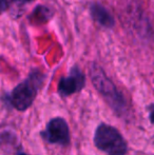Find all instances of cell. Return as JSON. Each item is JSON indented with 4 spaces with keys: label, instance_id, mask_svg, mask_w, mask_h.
Segmentation results:
<instances>
[{
    "label": "cell",
    "instance_id": "cell-8",
    "mask_svg": "<svg viewBox=\"0 0 154 155\" xmlns=\"http://www.w3.org/2000/svg\"><path fill=\"white\" fill-rule=\"evenodd\" d=\"M148 111H149V120L151 121V124H154V104L149 106Z\"/></svg>",
    "mask_w": 154,
    "mask_h": 155
},
{
    "label": "cell",
    "instance_id": "cell-4",
    "mask_svg": "<svg viewBox=\"0 0 154 155\" xmlns=\"http://www.w3.org/2000/svg\"><path fill=\"white\" fill-rule=\"evenodd\" d=\"M43 140L51 145H59L67 147L70 145L71 134L67 120L62 117H54L50 119L45 129L40 132Z\"/></svg>",
    "mask_w": 154,
    "mask_h": 155
},
{
    "label": "cell",
    "instance_id": "cell-9",
    "mask_svg": "<svg viewBox=\"0 0 154 155\" xmlns=\"http://www.w3.org/2000/svg\"><path fill=\"white\" fill-rule=\"evenodd\" d=\"M18 155H28V154H25V153H19Z\"/></svg>",
    "mask_w": 154,
    "mask_h": 155
},
{
    "label": "cell",
    "instance_id": "cell-1",
    "mask_svg": "<svg viewBox=\"0 0 154 155\" xmlns=\"http://www.w3.org/2000/svg\"><path fill=\"white\" fill-rule=\"evenodd\" d=\"M90 76L95 89L103 96L113 112L117 116H125L128 113V104L125 96L119 92L113 81L97 63L92 62L90 64Z\"/></svg>",
    "mask_w": 154,
    "mask_h": 155
},
{
    "label": "cell",
    "instance_id": "cell-5",
    "mask_svg": "<svg viewBox=\"0 0 154 155\" xmlns=\"http://www.w3.org/2000/svg\"><path fill=\"white\" fill-rule=\"evenodd\" d=\"M86 86V76L77 67H73L67 76L60 78L58 82V93L61 97H68L78 93Z\"/></svg>",
    "mask_w": 154,
    "mask_h": 155
},
{
    "label": "cell",
    "instance_id": "cell-3",
    "mask_svg": "<svg viewBox=\"0 0 154 155\" xmlns=\"http://www.w3.org/2000/svg\"><path fill=\"white\" fill-rule=\"evenodd\" d=\"M94 145L107 155H126L128 143L116 128L106 123L98 124L93 136Z\"/></svg>",
    "mask_w": 154,
    "mask_h": 155
},
{
    "label": "cell",
    "instance_id": "cell-6",
    "mask_svg": "<svg viewBox=\"0 0 154 155\" xmlns=\"http://www.w3.org/2000/svg\"><path fill=\"white\" fill-rule=\"evenodd\" d=\"M90 14L92 18L101 27L111 29L115 25V20L112 14L100 3H92L90 6Z\"/></svg>",
    "mask_w": 154,
    "mask_h": 155
},
{
    "label": "cell",
    "instance_id": "cell-2",
    "mask_svg": "<svg viewBox=\"0 0 154 155\" xmlns=\"http://www.w3.org/2000/svg\"><path fill=\"white\" fill-rule=\"evenodd\" d=\"M43 79L44 77L41 72L37 70L31 72L27 79L17 84L12 92L8 94V104L20 112L28 110L37 97L39 89L42 87Z\"/></svg>",
    "mask_w": 154,
    "mask_h": 155
},
{
    "label": "cell",
    "instance_id": "cell-7",
    "mask_svg": "<svg viewBox=\"0 0 154 155\" xmlns=\"http://www.w3.org/2000/svg\"><path fill=\"white\" fill-rule=\"evenodd\" d=\"M33 1L35 0H1V10L2 12L8 10L12 16L19 17L22 15L28 4Z\"/></svg>",
    "mask_w": 154,
    "mask_h": 155
}]
</instances>
